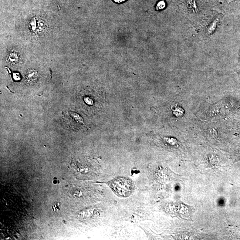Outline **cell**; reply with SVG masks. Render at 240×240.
<instances>
[{"mask_svg": "<svg viewBox=\"0 0 240 240\" xmlns=\"http://www.w3.org/2000/svg\"><path fill=\"white\" fill-rule=\"evenodd\" d=\"M113 190L120 195L127 196L131 190V184L127 179L119 178L116 179L112 183Z\"/></svg>", "mask_w": 240, "mask_h": 240, "instance_id": "1", "label": "cell"}, {"mask_svg": "<svg viewBox=\"0 0 240 240\" xmlns=\"http://www.w3.org/2000/svg\"><path fill=\"white\" fill-rule=\"evenodd\" d=\"M218 22V19H215L214 21L212 24L209 26L208 29V32L209 34H211L212 32H214L215 29L216 28V25Z\"/></svg>", "mask_w": 240, "mask_h": 240, "instance_id": "2", "label": "cell"}, {"mask_svg": "<svg viewBox=\"0 0 240 240\" xmlns=\"http://www.w3.org/2000/svg\"><path fill=\"white\" fill-rule=\"evenodd\" d=\"M131 174L132 176L133 177H136L138 176L139 174H140V172L139 170L137 169H133L131 171Z\"/></svg>", "mask_w": 240, "mask_h": 240, "instance_id": "3", "label": "cell"}, {"mask_svg": "<svg viewBox=\"0 0 240 240\" xmlns=\"http://www.w3.org/2000/svg\"><path fill=\"white\" fill-rule=\"evenodd\" d=\"M165 7V3L164 1H161L159 2L157 4V9H162L164 8Z\"/></svg>", "mask_w": 240, "mask_h": 240, "instance_id": "4", "label": "cell"}, {"mask_svg": "<svg viewBox=\"0 0 240 240\" xmlns=\"http://www.w3.org/2000/svg\"><path fill=\"white\" fill-rule=\"evenodd\" d=\"M113 1L117 3H120L125 2L126 0H113Z\"/></svg>", "mask_w": 240, "mask_h": 240, "instance_id": "5", "label": "cell"}]
</instances>
